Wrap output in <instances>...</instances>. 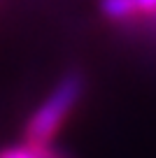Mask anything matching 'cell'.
<instances>
[{
    "instance_id": "6da1fadb",
    "label": "cell",
    "mask_w": 156,
    "mask_h": 158,
    "mask_svg": "<svg viewBox=\"0 0 156 158\" xmlns=\"http://www.w3.org/2000/svg\"><path fill=\"white\" fill-rule=\"evenodd\" d=\"M82 91H84V77L79 72H68L54 86L49 98L28 118V123H26V142L37 144V147L54 142L63 121L72 112L77 100L82 98Z\"/></svg>"
},
{
    "instance_id": "7a4b0ae2",
    "label": "cell",
    "mask_w": 156,
    "mask_h": 158,
    "mask_svg": "<svg viewBox=\"0 0 156 158\" xmlns=\"http://www.w3.org/2000/svg\"><path fill=\"white\" fill-rule=\"evenodd\" d=\"M100 10L112 21H126L137 14L135 0H100Z\"/></svg>"
},
{
    "instance_id": "3957f363",
    "label": "cell",
    "mask_w": 156,
    "mask_h": 158,
    "mask_svg": "<svg viewBox=\"0 0 156 158\" xmlns=\"http://www.w3.org/2000/svg\"><path fill=\"white\" fill-rule=\"evenodd\" d=\"M137 14H156V0H135Z\"/></svg>"
}]
</instances>
